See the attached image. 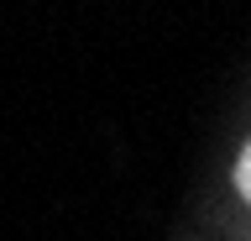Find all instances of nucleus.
I'll list each match as a JSON object with an SVG mask.
<instances>
[{"label":"nucleus","instance_id":"f257e3e1","mask_svg":"<svg viewBox=\"0 0 251 241\" xmlns=\"http://www.w3.org/2000/svg\"><path fill=\"white\" fill-rule=\"evenodd\" d=\"M235 189H241V194L251 199V147H246V158L235 162Z\"/></svg>","mask_w":251,"mask_h":241}]
</instances>
